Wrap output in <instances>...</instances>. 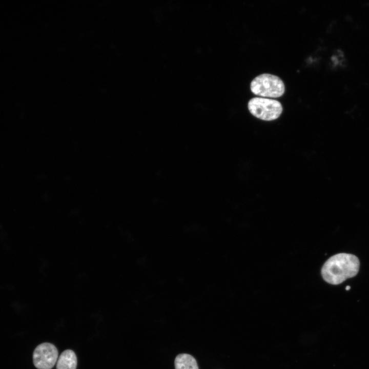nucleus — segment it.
<instances>
[{
  "label": "nucleus",
  "mask_w": 369,
  "mask_h": 369,
  "mask_svg": "<svg viewBox=\"0 0 369 369\" xmlns=\"http://www.w3.org/2000/svg\"><path fill=\"white\" fill-rule=\"evenodd\" d=\"M359 266V260L355 255L339 253L326 260L321 269V275L326 282L339 284L346 279L356 276Z\"/></svg>",
  "instance_id": "obj_1"
},
{
  "label": "nucleus",
  "mask_w": 369,
  "mask_h": 369,
  "mask_svg": "<svg viewBox=\"0 0 369 369\" xmlns=\"http://www.w3.org/2000/svg\"><path fill=\"white\" fill-rule=\"evenodd\" d=\"M250 89L253 93L262 97L277 98L284 94L285 86L278 76L263 73L252 80Z\"/></svg>",
  "instance_id": "obj_2"
},
{
  "label": "nucleus",
  "mask_w": 369,
  "mask_h": 369,
  "mask_svg": "<svg viewBox=\"0 0 369 369\" xmlns=\"http://www.w3.org/2000/svg\"><path fill=\"white\" fill-rule=\"evenodd\" d=\"M248 108L252 115L264 121L277 119L283 111L282 106L279 101L264 97L251 98L248 102Z\"/></svg>",
  "instance_id": "obj_3"
},
{
  "label": "nucleus",
  "mask_w": 369,
  "mask_h": 369,
  "mask_svg": "<svg viewBox=\"0 0 369 369\" xmlns=\"http://www.w3.org/2000/svg\"><path fill=\"white\" fill-rule=\"evenodd\" d=\"M57 359V349L50 343L45 342L39 344L33 352V363L38 369H51Z\"/></svg>",
  "instance_id": "obj_4"
},
{
  "label": "nucleus",
  "mask_w": 369,
  "mask_h": 369,
  "mask_svg": "<svg viewBox=\"0 0 369 369\" xmlns=\"http://www.w3.org/2000/svg\"><path fill=\"white\" fill-rule=\"evenodd\" d=\"M77 362V357L74 351L66 350L58 357L56 369H76Z\"/></svg>",
  "instance_id": "obj_5"
},
{
  "label": "nucleus",
  "mask_w": 369,
  "mask_h": 369,
  "mask_svg": "<svg viewBox=\"0 0 369 369\" xmlns=\"http://www.w3.org/2000/svg\"><path fill=\"white\" fill-rule=\"evenodd\" d=\"M175 369H199L196 359L188 354L178 355L174 361Z\"/></svg>",
  "instance_id": "obj_6"
},
{
  "label": "nucleus",
  "mask_w": 369,
  "mask_h": 369,
  "mask_svg": "<svg viewBox=\"0 0 369 369\" xmlns=\"http://www.w3.org/2000/svg\"><path fill=\"white\" fill-rule=\"evenodd\" d=\"M350 288H350V286H347L346 288V290H349L350 289Z\"/></svg>",
  "instance_id": "obj_7"
}]
</instances>
